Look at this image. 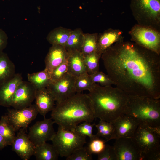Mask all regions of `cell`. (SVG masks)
Segmentation results:
<instances>
[{"label": "cell", "mask_w": 160, "mask_h": 160, "mask_svg": "<svg viewBox=\"0 0 160 160\" xmlns=\"http://www.w3.org/2000/svg\"><path fill=\"white\" fill-rule=\"evenodd\" d=\"M35 100L39 113L44 118L55 107V101L46 88L36 89Z\"/></svg>", "instance_id": "19"}, {"label": "cell", "mask_w": 160, "mask_h": 160, "mask_svg": "<svg viewBox=\"0 0 160 160\" xmlns=\"http://www.w3.org/2000/svg\"><path fill=\"white\" fill-rule=\"evenodd\" d=\"M72 30L62 27H59L52 30L47 35L46 39L52 45L65 46Z\"/></svg>", "instance_id": "23"}, {"label": "cell", "mask_w": 160, "mask_h": 160, "mask_svg": "<svg viewBox=\"0 0 160 160\" xmlns=\"http://www.w3.org/2000/svg\"><path fill=\"white\" fill-rule=\"evenodd\" d=\"M55 123L65 129L74 132L82 122L91 123L96 118L92 101L88 95L76 93L71 97L57 103L52 111Z\"/></svg>", "instance_id": "2"}, {"label": "cell", "mask_w": 160, "mask_h": 160, "mask_svg": "<svg viewBox=\"0 0 160 160\" xmlns=\"http://www.w3.org/2000/svg\"><path fill=\"white\" fill-rule=\"evenodd\" d=\"M92 154L88 150L87 147H82L72 153L66 157L67 160H92Z\"/></svg>", "instance_id": "32"}, {"label": "cell", "mask_w": 160, "mask_h": 160, "mask_svg": "<svg viewBox=\"0 0 160 160\" xmlns=\"http://www.w3.org/2000/svg\"><path fill=\"white\" fill-rule=\"evenodd\" d=\"M84 33L80 28L72 30L64 46L68 52L81 51Z\"/></svg>", "instance_id": "24"}, {"label": "cell", "mask_w": 160, "mask_h": 160, "mask_svg": "<svg viewBox=\"0 0 160 160\" xmlns=\"http://www.w3.org/2000/svg\"><path fill=\"white\" fill-rule=\"evenodd\" d=\"M15 131L9 124L6 114L0 120V134L4 137L8 145H11L15 136Z\"/></svg>", "instance_id": "27"}, {"label": "cell", "mask_w": 160, "mask_h": 160, "mask_svg": "<svg viewBox=\"0 0 160 160\" xmlns=\"http://www.w3.org/2000/svg\"><path fill=\"white\" fill-rule=\"evenodd\" d=\"M23 81L21 75L16 73L11 79L0 84V105L6 107H11L13 95Z\"/></svg>", "instance_id": "16"}, {"label": "cell", "mask_w": 160, "mask_h": 160, "mask_svg": "<svg viewBox=\"0 0 160 160\" xmlns=\"http://www.w3.org/2000/svg\"><path fill=\"white\" fill-rule=\"evenodd\" d=\"M101 57L116 87L129 95L160 99V55L123 41L111 46Z\"/></svg>", "instance_id": "1"}, {"label": "cell", "mask_w": 160, "mask_h": 160, "mask_svg": "<svg viewBox=\"0 0 160 160\" xmlns=\"http://www.w3.org/2000/svg\"><path fill=\"white\" fill-rule=\"evenodd\" d=\"M15 74V65L7 55L3 52L0 53V84L11 79Z\"/></svg>", "instance_id": "21"}, {"label": "cell", "mask_w": 160, "mask_h": 160, "mask_svg": "<svg viewBox=\"0 0 160 160\" xmlns=\"http://www.w3.org/2000/svg\"><path fill=\"white\" fill-rule=\"evenodd\" d=\"M8 39L6 33L0 28V53L3 52L6 47L7 44Z\"/></svg>", "instance_id": "37"}, {"label": "cell", "mask_w": 160, "mask_h": 160, "mask_svg": "<svg viewBox=\"0 0 160 160\" xmlns=\"http://www.w3.org/2000/svg\"><path fill=\"white\" fill-rule=\"evenodd\" d=\"M106 141L100 138L96 135L93 138L90 139L87 147L88 150L92 154H98L104 149Z\"/></svg>", "instance_id": "31"}, {"label": "cell", "mask_w": 160, "mask_h": 160, "mask_svg": "<svg viewBox=\"0 0 160 160\" xmlns=\"http://www.w3.org/2000/svg\"><path fill=\"white\" fill-rule=\"evenodd\" d=\"M112 122L114 129L109 141L121 138H131L139 124L133 118L125 114L119 116Z\"/></svg>", "instance_id": "14"}, {"label": "cell", "mask_w": 160, "mask_h": 160, "mask_svg": "<svg viewBox=\"0 0 160 160\" xmlns=\"http://www.w3.org/2000/svg\"><path fill=\"white\" fill-rule=\"evenodd\" d=\"M131 138L140 151L142 160H160V127L140 124Z\"/></svg>", "instance_id": "5"}, {"label": "cell", "mask_w": 160, "mask_h": 160, "mask_svg": "<svg viewBox=\"0 0 160 160\" xmlns=\"http://www.w3.org/2000/svg\"><path fill=\"white\" fill-rule=\"evenodd\" d=\"M130 7L137 24L160 31V0H131Z\"/></svg>", "instance_id": "6"}, {"label": "cell", "mask_w": 160, "mask_h": 160, "mask_svg": "<svg viewBox=\"0 0 160 160\" xmlns=\"http://www.w3.org/2000/svg\"><path fill=\"white\" fill-rule=\"evenodd\" d=\"M123 33L119 29L109 28L98 34L96 51L102 55L114 44L124 41Z\"/></svg>", "instance_id": "17"}, {"label": "cell", "mask_w": 160, "mask_h": 160, "mask_svg": "<svg viewBox=\"0 0 160 160\" xmlns=\"http://www.w3.org/2000/svg\"><path fill=\"white\" fill-rule=\"evenodd\" d=\"M101 56V54L95 51L84 57L87 72L89 74L99 71V61Z\"/></svg>", "instance_id": "29"}, {"label": "cell", "mask_w": 160, "mask_h": 160, "mask_svg": "<svg viewBox=\"0 0 160 160\" xmlns=\"http://www.w3.org/2000/svg\"><path fill=\"white\" fill-rule=\"evenodd\" d=\"M54 122L51 118L36 122L29 129L28 135L35 146L52 140L56 132L53 125Z\"/></svg>", "instance_id": "11"}, {"label": "cell", "mask_w": 160, "mask_h": 160, "mask_svg": "<svg viewBox=\"0 0 160 160\" xmlns=\"http://www.w3.org/2000/svg\"><path fill=\"white\" fill-rule=\"evenodd\" d=\"M38 113L36 105L32 104L21 109H8L6 114L9 124L16 132L21 129H25Z\"/></svg>", "instance_id": "9"}, {"label": "cell", "mask_w": 160, "mask_h": 160, "mask_svg": "<svg viewBox=\"0 0 160 160\" xmlns=\"http://www.w3.org/2000/svg\"><path fill=\"white\" fill-rule=\"evenodd\" d=\"M95 125V123L92 124L91 122H84L76 127L74 132L81 135L88 137L90 139L95 136L93 134V128Z\"/></svg>", "instance_id": "35"}, {"label": "cell", "mask_w": 160, "mask_h": 160, "mask_svg": "<svg viewBox=\"0 0 160 160\" xmlns=\"http://www.w3.org/2000/svg\"><path fill=\"white\" fill-rule=\"evenodd\" d=\"M75 77L68 73L60 80L51 82L46 87L57 103H60L74 95Z\"/></svg>", "instance_id": "10"}, {"label": "cell", "mask_w": 160, "mask_h": 160, "mask_svg": "<svg viewBox=\"0 0 160 160\" xmlns=\"http://www.w3.org/2000/svg\"><path fill=\"white\" fill-rule=\"evenodd\" d=\"M18 131L11 145L12 149L22 159L28 160L33 155L35 146L25 129H21Z\"/></svg>", "instance_id": "15"}, {"label": "cell", "mask_w": 160, "mask_h": 160, "mask_svg": "<svg viewBox=\"0 0 160 160\" xmlns=\"http://www.w3.org/2000/svg\"><path fill=\"white\" fill-rule=\"evenodd\" d=\"M68 53V73L76 77L87 72L84 61V56L81 51Z\"/></svg>", "instance_id": "20"}, {"label": "cell", "mask_w": 160, "mask_h": 160, "mask_svg": "<svg viewBox=\"0 0 160 160\" xmlns=\"http://www.w3.org/2000/svg\"><path fill=\"white\" fill-rule=\"evenodd\" d=\"M58 126L57 131L51 141L59 156L67 157L84 146L86 137Z\"/></svg>", "instance_id": "7"}, {"label": "cell", "mask_w": 160, "mask_h": 160, "mask_svg": "<svg viewBox=\"0 0 160 160\" xmlns=\"http://www.w3.org/2000/svg\"><path fill=\"white\" fill-rule=\"evenodd\" d=\"M131 41L136 44L160 54V31L135 24L129 32Z\"/></svg>", "instance_id": "8"}, {"label": "cell", "mask_w": 160, "mask_h": 160, "mask_svg": "<svg viewBox=\"0 0 160 160\" xmlns=\"http://www.w3.org/2000/svg\"><path fill=\"white\" fill-rule=\"evenodd\" d=\"M8 145L4 137L0 134V150H1Z\"/></svg>", "instance_id": "38"}, {"label": "cell", "mask_w": 160, "mask_h": 160, "mask_svg": "<svg viewBox=\"0 0 160 160\" xmlns=\"http://www.w3.org/2000/svg\"><path fill=\"white\" fill-rule=\"evenodd\" d=\"M124 114L131 116L139 124L160 127V99L129 95Z\"/></svg>", "instance_id": "4"}, {"label": "cell", "mask_w": 160, "mask_h": 160, "mask_svg": "<svg viewBox=\"0 0 160 160\" xmlns=\"http://www.w3.org/2000/svg\"><path fill=\"white\" fill-rule=\"evenodd\" d=\"M28 81L37 89L46 88L51 82L50 75L45 69L41 71L28 73Z\"/></svg>", "instance_id": "25"}, {"label": "cell", "mask_w": 160, "mask_h": 160, "mask_svg": "<svg viewBox=\"0 0 160 160\" xmlns=\"http://www.w3.org/2000/svg\"><path fill=\"white\" fill-rule=\"evenodd\" d=\"M97 33H84L81 52L84 57L97 51Z\"/></svg>", "instance_id": "28"}, {"label": "cell", "mask_w": 160, "mask_h": 160, "mask_svg": "<svg viewBox=\"0 0 160 160\" xmlns=\"http://www.w3.org/2000/svg\"><path fill=\"white\" fill-rule=\"evenodd\" d=\"M36 89L29 81H23L12 98L11 107L16 109L27 107L35 99Z\"/></svg>", "instance_id": "12"}, {"label": "cell", "mask_w": 160, "mask_h": 160, "mask_svg": "<svg viewBox=\"0 0 160 160\" xmlns=\"http://www.w3.org/2000/svg\"><path fill=\"white\" fill-rule=\"evenodd\" d=\"M89 75L92 81L94 83L99 84L101 86H109L114 85L113 82L108 75L102 72L98 71Z\"/></svg>", "instance_id": "33"}, {"label": "cell", "mask_w": 160, "mask_h": 160, "mask_svg": "<svg viewBox=\"0 0 160 160\" xmlns=\"http://www.w3.org/2000/svg\"><path fill=\"white\" fill-rule=\"evenodd\" d=\"M87 94L93 105L95 118L112 122L124 114L129 95L117 87L96 84Z\"/></svg>", "instance_id": "3"}, {"label": "cell", "mask_w": 160, "mask_h": 160, "mask_svg": "<svg viewBox=\"0 0 160 160\" xmlns=\"http://www.w3.org/2000/svg\"><path fill=\"white\" fill-rule=\"evenodd\" d=\"M97 129L96 135L106 139V142L109 141L114 130V126L112 122L100 120L98 123L95 125Z\"/></svg>", "instance_id": "30"}, {"label": "cell", "mask_w": 160, "mask_h": 160, "mask_svg": "<svg viewBox=\"0 0 160 160\" xmlns=\"http://www.w3.org/2000/svg\"><path fill=\"white\" fill-rule=\"evenodd\" d=\"M33 155L37 160H57L59 156L53 144L46 142L36 146Z\"/></svg>", "instance_id": "22"}, {"label": "cell", "mask_w": 160, "mask_h": 160, "mask_svg": "<svg viewBox=\"0 0 160 160\" xmlns=\"http://www.w3.org/2000/svg\"><path fill=\"white\" fill-rule=\"evenodd\" d=\"M68 73L67 59L50 73L51 82L57 81Z\"/></svg>", "instance_id": "34"}, {"label": "cell", "mask_w": 160, "mask_h": 160, "mask_svg": "<svg viewBox=\"0 0 160 160\" xmlns=\"http://www.w3.org/2000/svg\"><path fill=\"white\" fill-rule=\"evenodd\" d=\"M68 53L64 46L52 45L45 59V69L49 73L67 60Z\"/></svg>", "instance_id": "18"}, {"label": "cell", "mask_w": 160, "mask_h": 160, "mask_svg": "<svg viewBox=\"0 0 160 160\" xmlns=\"http://www.w3.org/2000/svg\"><path fill=\"white\" fill-rule=\"evenodd\" d=\"M98 160H117V156L113 146L106 144L104 150L98 154Z\"/></svg>", "instance_id": "36"}, {"label": "cell", "mask_w": 160, "mask_h": 160, "mask_svg": "<svg viewBox=\"0 0 160 160\" xmlns=\"http://www.w3.org/2000/svg\"><path fill=\"white\" fill-rule=\"evenodd\" d=\"M96 84L92 81L87 72L75 77L74 86L76 93H81L86 90L89 91L94 87Z\"/></svg>", "instance_id": "26"}, {"label": "cell", "mask_w": 160, "mask_h": 160, "mask_svg": "<svg viewBox=\"0 0 160 160\" xmlns=\"http://www.w3.org/2000/svg\"><path fill=\"white\" fill-rule=\"evenodd\" d=\"M113 147L117 160H142L141 153L131 138L116 139Z\"/></svg>", "instance_id": "13"}]
</instances>
